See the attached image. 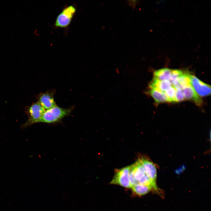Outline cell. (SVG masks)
Wrapping results in <instances>:
<instances>
[{"instance_id": "cell-14", "label": "cell", "mask_w": 211, "mask_h": 211, "mask_svg": "<svg viewBox=\"0 0 211 211\" xmlns=\"http://www.w3.org/2000/svg\"><path fill=\"white\" fill-rule=\"evenodd\" d=\"M163 91L168 102H176L175 99L176 89L173 85L165 91Z\"/></svg>"}, {"instance_id": "cell-12", "label": "cell", "mask_w": 211, "mask_h": 211, "mask_svg": "<svg viewBox=\"0 0 211 211\" xmlns=\"http://www.w3.org/2000/svg\"><path fill=\"white\" fill-rule=\"evenodd\" d=\"M131 188L133 195L138 196L145 195L152 190L148 186L139 183L133 186Z\"/></svg>"}, {"instance_id": "cell-3", "label": "cell", "mask_w": 211, "mask_h": 211, "mask_svg": "<svg viewBox=\"0 0 211 211\" xmlns=\"http://www.w3.org/2000/svg\"><path fill=\"white\" fill-rule=\"evenodd\" d=\"M76 11L75 8L72 5L64 8L57 16L55 23V26L61 28L67 27L70 24Z\"/></svg>"}, {"instance_id": "cell-11", "label": "cell", "mask_w": 211, "mask_h": 211, "mask_svg": "<svg viewBox=\"0 0 211 211\" xmlns=\"http://www.w3.org/2000/svg\"><path fill=\"white\" fill-rule=\"evenodd\" d=\"M172 69L163 68L155 71L154 73V78L160 81H170L171 76Z\"/></svg>"}, {"instance_id": "cell-15", "label": "cell", "mask_w": 211, "mask_h": 211, "mask_svg": "<svg viewBox=\"0 0 211 211\" xmlns=\"http://www.w3.org/2000/svg\"><path fill=\"white\" fill-rule=\"evenodd\" d=\"M183 71L178 69H172L171 76L169 81L171 83L176 79L182 75Z\"/></svg>"}, {"instance_id": "cell-2", "label": "cell", "mask_w": 211, "mask_h": 211, "mask_svg": "<svg viewBox=\"0 0 211 211\" xmlns=\"http://www.w3.org/2000/svg\"><path fill=\"white\" fill-rule=\"evenodd\" d=\"M25 113L28 116V120L21 126L24 129L32 124L39 122L45 110L38 101L25 108Z\"/></svg>"}, {"instance_id": "cell-8", "label": "cell", "mask_w": 211, "mask_h": 211, "mask_svg": "<svg viewBox=\"0 0 211 211\" xmlns=\"http://www.w3.org/2000/svg\"><path fill=\"white\" fill-rule=\"evenodd\" d=\"M138 159L142 165L145 172L150 178L153 183L156 184L157 171L156 166L153 163L147 158L142 156Z\"/></svg>"}, {"instance_id": "cell-18", "label": "cell", "mask_w": 211, "mask_h": 211, "mask_svg": "<svg viewBox=\"0 0 211 211\" xmlns=\"http://www.w3.org/2000/svg\"><path fill=\"white\" fill-rule=\"evenodd\" d=\"M129 4L132 7H135L137 3H138L137 1H128Z\"/></svg>"}, {"instance_id": "cell-16", "label": "cell", "mask_w": 211, "mask_h": 211, "mask_svg": "<svg viewBox=\"0 0 211 211\" xmlns=\"http://www.w3.org/2000/svg\"><path fill=\"white\" fill-rule=\"evenodd\" d=\"M175 99L176 102H180L185 100L186 99L182 90H176Z\"/></svg>"}, {"instance_id": "cell-5", "label": "cell", "mask_w": 211, "mask_h": 211, "mask_svg": "<svg viewBox=\"0 0 211 211\" xmlns=\"http://www.w3.org/2000/svg\"><path fill=\"white\" fill-rule=\"evenodd\" d=\"M56 92L55 89L47 90L45 92H40L36 96L37 101L39 103L45 110H48L57 105L54 100Z\"/></svg>"}, {"instance_id": "cell-4", "label": "cell", "mask_w": 211, "mask_h": 211, "mask_svg": "<svg viewBox=\"0 0 211 211\" xmlns=\"http://www.w3.org/2000/svg\"><path fill=\"white\" fill-rule=\"evenodd\" d=\"M130 166L117 169L110 184L117 185L127 188H131L129 175Z\"/></svg>"}, {"instance_id": "cell-7", "label": "cell", "mask_w": 211, "mask_h": 211, "mask_svg": "<svg viewBox=\"0 0 211 211\" xmlns=\"http://www.w3.org/2000/svg\"><path fill=\"white\" fill-rule=\"evenodd\" d=\"M130 166L135 178L138 183L144 184L149 181L150 178L146 173L139 159Z\"/></svg>"}, {"instance_id": "cell-17", "label": "cell", "mask_w": 211, "mask_h": 211, "mask_svg": "<svg viewBox=\"0 0 211 211\" xmlns=\"http://www.w3.org/2000/svg\"><path fill=\"white\" fill-rule=\"evenodd\" d=\"M129 182L131 186V188L133 186L138 183V182L135 179L134 177L133 173L130 169V166L129 175Z\"/></svg>"}, {"instance_id": "cell-1", "label": "cell", "mask_w": 211, "mask_h": 211, "mask_svg": "<svg viewBox=\"0 0 211 211\" xmlns=\"http://www.w3.org/2000/svg\"><path fill=\"white\" fill-rule=\"evenodd\" d=\"M75 106L64 108L57 105L45 110L38 122L53 123L59 122L64 118L70 114Z\"/></svg>"}, {"instance_id": "cell-13", "label": "cell", "mask_w": 211, "mask_h": 211, "mask_svg": "<svg viewBox=\"0 0 211 211\" xmlns=\"http://www.w3.org/2000/svg\"><path fill=\"white\" fill-rule=\"evenodd\" d=\"M172 85L169 81H160L154 77L149 86L156 87L162 91H165Z\"/></svg>"}, {"instance_id": "cell-6", "label": "cell", "mask_w": 211, "mask_h": 211, "mask_svg": "<svg viewBox=\"0 0 211 211\" xmlns=\"http://www.w3.org/2000/svg\"><path fill=\"white\" fill-rule=\"evenodd\" d=\"M191 81V85L196 92L201 96L205 97L211 94L210 86L201 81L194 75L187 72Z\"/></svg>"}, {"instance_id": "cell-10", "label": "cell", "mask_w": 211, "mask_h": 211, "mask_svg": "<svg viewBox=\"0 0 211 211\" xmlns=\"http://www.w3.org/2000/svg\"><path fill=\"white\" fill-rule=\"evenodd\" d=\"M148 93L157 103L168 102L163 91L156 87L149 86Z\"/></svg>"}, {"instance_id": "cell-9", "label": "cell", "mask_w": 211, "mask_h": 211, "mask_svg": "<svg viewBox=\"0 0 211 211\" xmlns=\"http://www.w3.org/2000/svg\"><path fill=\"white\" fill-rule=\"evenodd\" d=\"M183 91L185 99L192 101L197 106H201L203 101L192 86L184 88Z\"/></svg>"}]
</instances>
